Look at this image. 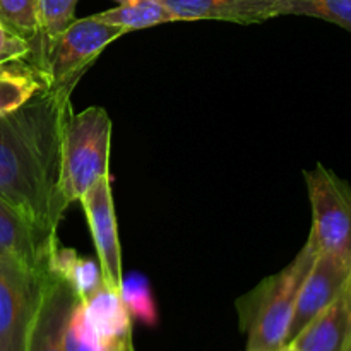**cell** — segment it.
<instances>
[{
    "label": "cell",
    "instance_id": "cb8c5ba5",
    "mask_svg": "<svg viewBox=\"0 0 351 351\" xmlns=\"http://www.w3.org/2000/svg\"><path fill=\"white\" fill-rule=\"evenodd\" d=\"M350 293H351V283H350Z\"/></svg>",
    "mask_w": 351,
    "mask_h": 351
},
{
    "label": "cell",
    "instance_id": "3957f363",
    "mask_svg": "<svg viewBox=\"0 0 351 351\" xmlns=\"http://www.w3.org/2000/svg\"><path fill=\"white\" fill-rule=\"evenodd\" d=\"M112 119L101 106H88L69 117L62 139V192L67 206L108 175Z\"/></svg>",
    "mask_w": 351,
    "mask_h": 351
},
{
    "label": "cell",
    "instance_id": "5bb4252c",
    "mask_svg": "<svg viewBox=\"0 0 351 351\" xmlns=\"http://www.w3.org/2000/svg\"><path fill=\"white\" fill-rule=\"evenodd\" d=\"M50 271L69 285L79 300H88L99 288L105 287L99 264L82 257L74 249L58 245L50 259Z\"/></svg>",
    "mask_w": 351,
    "mask_h": 351
},
{
    "label": "cell",
    "instance_id": "44dd1931",
    "mask_svg": "<svg viewBox=\"0 0 351 351\" xmlns=\"http://www.w3.org/2000/svg\"><path fill=\"white\" fill-rule=\"evenodd\" d=\"M65 351H103L82 314L81 300L75 302L65 328Z\"/></svg>",
    "mask_w": 351,
    "mask_h": 351
},
{
    "label": "cell",
    "instance_id": "30bf717a",
    "mask_svg": "<svg viewBox=\"0 0 351 351\" xmlns=\"http://www.w3.org/2000/svg\"><path fill=\"white\" fill-rule=\"evenodd\" d=\"M77 300L65 281L50 274L26 351H65V328Z\"/></svg>",
    "mask_w": 351,
    "mask_h": 351
},
{
    "label": "cell",
    "instance_id": "9c48e42d",
    "mask_svg": "<svg viewBox=\"0 0 351 351\" xmlns=\"http://www.w3.org/2000/svg\"><path fill=\"white\" fill-rule=\"evenodd\" d=\"M57 247V233L38 228L0 199V252L19 257L40 269H50V259Z\"/></svg>",
    "mask_w": 351,
    "mask_h": 351
},
{
    "label": "cell",
    "instance_id": "8992f818",
    "mask_svg": "<svg viewBox=\"0 0 351 351\" xmlns=\"http://www.w3.org/2000/svg\"><path fill=\"white\" fill-rule=\"evenodd\" d=\"M312 208L308 240L317 252L351 261V187L324 165L305 171Z\"/></svg>",
    "mask_w": 351,
    "mask_h": 351
},
{
    "label": "cell",
    "instance_id": "5b68a950",
    "mask_svg": "<svg viewBox=\"0 0 351 351\" xmlns=\"http://www.w3.org/2000/svg\"><path fill=\"white\" fill-rule=\"evenodd\" d=\"M127 33L129 31L123 27L96 19L95 16L75 19L48 45L40 67L41 77L48 88L74 91L101 51Z\"/></svg>",
    "mask_w": 351,
    "mask_h": 351
},
{
    "label": "cell",
    "instance_id": "4fadbf2b",
    "mask_svg": "<svg viewBox=\"0 0 351 351\" xmlns=\"http://www.w3.org/2000/svg\"><path fill=\"white\" fill-rule=\"evenodd\" d=\"M288 345L295 346L298 351H351L350 285Z\"/></svg>",
    "mask_w": 351,
    "mask_h": 351
},
{
    "label": "cell",
    "instance_id": "52a82bcc",
    "mask_svg": "<svg viewBox=\"0 0 351 351\" xmlns=\"http://www.w3.org/2000/svg\"><path fill=\"white\" fill-rule=\"evenodd\" d=\"M79 202L84 209L86 221L91 232L103 283L105 287L119 291L123 278L122 247H120L110 175L99 178Z\"/></svg>",
    "mask_w": 351,
    "mask_h": 351
},
{
    "label": "cell",
    "instance_id": "ffe728a7",
    "mask_svg": "<svg viewBox=\"0 0 351 351\" xmlns=\"http://www.w3.org/2000/svg\"><path fill=\"white\" fill-rule=\"evenodd\" d=\"M278 14L317 17L351 33V0H280Z\"/></svg>",
    "mask_w": 351,
    "mask_h": 351
},
{
    "label": "cell",
    "instance_id": "6da1fadb",
    "mask_svg": "<svg viewBox=\"0 0 351 351\" xmlns=\"http://www.w3.org/2000/svg\"><path fill=\"white\" fill-rule=\"evenodd\" d=\"M71 95L47 86L0 119V199L51 233L69 208L62 192V139L74 113Z\"/></svg>",
    "mask_w": 351,
    "mask_h": 351
},
{
    "label": "cell",
    "instance_id": "7402d4cb",
    "mask_svg": "<svg viewBox=\"0 0 351 351\" xmlns=\"http://www.w3.org/2000/svg\"><path fill=\"white\" fill-rule=\"evenodd\" d=\"M31 45L0 23V69L7 64L31 60Z\"/></svg>",
    "mask_w": 351,
    "mask_h": 351
},
{
    "label": "cell",
    "instance_id": "d6986e66",
    "mask_svg": "<svg viewBox=\"0 0 351 351\" xmlns=\"http://www.w3.org/2000/svg\"><path fill=\"white\" fill-rule=\"evenodd\" d=\"M79 0H40V51L33 67L40 72L50 41L64 33L75 21Z\"/></svg>",
    "mask_w": 351,
    "mask_h": 351
},
{
    "label": "cell",
    "instance_id": "9a60e30c",
    "mask_svg": "<svg viewBox=\"0 0 351 351\" xmlns=\"http://www.w3.org/2000/svg\"><path fill=\"white\" fill-rule=\"evenodd\" d=\"M119 5L93 14L96 19L123 27L127 31L144 29L158 24L178 23V17L165 5L163 0H115Z\"/></svg>",
    "mask_w": 351,
    "mask_h": 351
},
{
    "label": "cell",
    "instance_id": "e0dca14e",
    "mask_svg": "<svg viewBox=\"0 0 351 351\" xmlns=\"http://www.w3.org/2000/svg\"><path fill=\"white\" fill-rule=\"evenodd\" d=\"M0 23L31 45L33 67L40 51V0H0Z\"/></svg>",
    "mask_w": 351,
    "mask_h": 351
},
{
    "label": "cell",
    "instance_id": "2e32d148",
    "mask_svg": "<svg viewBox=\"0 0 351 351\" xmlns=\"http://www.w3.org/2000/svg\"><path fill=\"white\" fill-rule=\"evenodd\" d=\"M47 88L40 72L31 65L0 69V119Z\"/></svg>",
    "mask_w": 351,
    "mask_h": 351
},
{
    "label": "cell",
    "instance_id": "7a4b0ae2",
    "mask_svg": "<svg viewBox=\"0 0 351 351\" xmlns=\"http://www.w3.org/2000/svg\"><path fill=\"white\" fill-rule=\"evenodd\" d=\"M317 254L307 240L285 269L266 278L240 300V322L247 335L245 351H276L287 345L298 291Z\"/></svg>",
    "mask_w": 351,
    "mask_h": 351
},
{
    "label": "cell",
    "instance_id": "ba28073f",
    "mask_svg": "<svg viewBox=\"0 0 351 351\" xmlns=\"http://www.w3.org/2000/svg\"><path fill=\"white\" fill-rule=\"evenodd\" d=\"M351 281V261L335 254L319 252L298 291L287 345L322 311L329 307Z\"/></svg>",
    "mask_w": 351,
    "mask_h": 351
},
{
    "label": "cell",
    "instance_id": "8fae6325",
    "mask_svg": "<svg viewBox=\"0 0 351 351\" xmlns=\"http://www.w3.org/2000/svg\"><path fill=\"white\" fill-rule=\"evenodd\" d=\"M81 305L86 324L103 351H134L132 319L119 291L103 287Z\"/></svg>",
    "mask_w": 351,
    "mask_h": 351
},
{
    "label": "cell",
    "instance_id": "ac0fdd59",
    "mask_svg": "<svg viewBox=\"0 0 351 351\" xmlns=\"http://www.w3.org/2000/svg\"><path fill=\"white\" fill-rule=\"evenodd\" d=\"M119 293L132 321L141 322L147 328H154L158 324L156 300L146 276L139 273L123 276Z\"/></svg>",
    "mask_w": 351,
    "mask_h": 351
},
{
    "label": "cell",
    "instance_id": "7c38bea8",
    "mask_svg": "<svg viewBox=\"0 0 351 351\" xmlns=\"http://www.w3.org/2000/svg\"><path fill=\"white\" fill-rule=\"evenodd\" d=\"M178 21H226L259 24L280 17V0H163Z\"/></svg>",
    "mask_w": 351,
    "mask_h": 351
},
{
    "label": "cell",
    "instance_id": "277c9868",
    "mask_svg": "<svg viewBox=\"0 0 351 351\" xmlns=\"http://www.w3.org/2000/svg\"><path fill=\"white\" fill-rule=\"evenodd\" d=\"M50 274L0 252V351H26Z\"/></svg>",
    "mask_w": 351,
    "mask_h": 351
},
{
    "label": "cell",
    "instance_id": "603a6c76",
    "mask_svg": "<svg viewBox=\"0 0 351 351\" xmlns=\"http://www.w3.org/2000/svg\"><path fill=\"white\" fill-rule=\"evenodd\" d=\"M276 351H298V350L295 348V346H291V345H285V346H281V348L276 350Z\"/></svg>",
    "mask_w": 351,
    "mask_h": 351
}]
</instances>
